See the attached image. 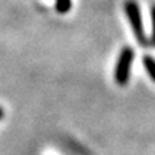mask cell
I'll list each match as a JSON object with an SVG mask.
<instances>
[{
    "instance_id": "6da1fadb",
    "label": "cell",
    "mask_w": 155,
    "mask_h": 155,
    "mask_svg": "<svg viewBox=\"0 0 155 155\" xmlns=\"http://www.w3.org/2000/svg\"><path fill=\"white\" fill-rule=\"evenodd\" d=\"M124 10L125 15L128 17V22L132 28V32L135 35V38L138 40V43L141 46H148L150 42L147 39L144 30V25H142V17H141V10H139V6L135 0H127L125 5H124Z\"/></svg>"
},
{
    "instance_id": "7a4b0ae2",
    "label": "cell",
    "mask_w": 155,
    "mask_h": 155,
    "mask_svg": "<svg viewBox=\"0 0 155 155\" xmlns=\"http://www.w3.org/2000/svg\"><path fill=\"white\" fill-rule=\"evenodd\" d=\"M134 58H135V52L129 46H125L121 50L119 56H118V61H116V65H115V82L119 86L127 85L128 81H129Z\"/></svg>"
},
{
    "instance_id": "3957f363",
    "label": "cell",
    "mask_w": 155,
    "mask_h": 155,
    "mask_svg": "<svg viewBox=\"0 0 155 155\" xmlns=\"http://www.w3.org/2000/svg\"><path fill=\"white\" fill-rule=\"evenodd\" d=\"M142 65H144L145 71L148 72L150 78L155 82V59L150 55L144 56V58H142Z\"/></svg>"
},
{
    "instance_id": "277c9868",
    "label": "cell",
    "mask_w": 155,
    "mask_h": 155,
    "mask_svg": "<svg viewBox=\"0 0 155 155\" xmlns=\"http://www.w3.org/2000/svg\"><path fill=\"white\" fill-rule=\"evenodd\" d=\"M55 9L58 13L65 15L72 9V0H56L55 2Z\"/></svg>"
},
{
    "instance_id": "5b68a950",
    "label": "cell",
    "mask_w": 155,
    "mask_h": 155,
    "mask_svg": "<svg viewBox=\"0 0 155 155\" xmlns=\"http://www.w3.org/2000/svg\"><path fill=\"white\" fill-rule=\"evenodd\" d=\"M151 23H152V32H151V45L155 46V5L151 7Z\"/></svg>"
},
{
    "instance_id": "8992f818",
    "label": "cell",
    "mask_w": 155,
    "mask_h": 155,
    "mask_svg": "<svg viewBox=\"0 0 155 155\" xmlns=\"http://www.w3.org/2000/svg\"><path fill=\"white\" fill-rule=\"evenodd\" d=\"M3 116H5V111H3V108L0 106V119H2Z\"/></svg>"
}]
</instances>
